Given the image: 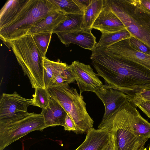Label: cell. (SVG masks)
Returning a JSON list of instances; mask_svg holds the SVG:
<instances>
[{
	"mask_svg": "<svg viewBox=\"0 0 150 150\" xmlns=\"http://www.w3.org/2000/svg\"><path fill=\"white\" fill-rule=\"evenodd\" d=\"M90 59L105 85L125 93L129 100L150 89V70L142 65L100 49H94Z\"/></svg>",
	"mask_w": 150,
	"mask_h": 150,
	"instance_id": "cell-1",
	"label": "cell"
},
{
	"mask_svg": "<svg viewBox=\"0 0 150 150\" xmlns=\"http://www.w3.org/2000/svg\"><path fill=\"white\" fill-rule=\"evenodd\" d=\"M57 10L49 0H26L14 18L0 28V39L7 45L10 41L26 35L37 23Z\"/></svg>",
	"mask_w": 150,
	"mask_h": 150,
	"instance_id": "cell-2",
	"label": "cell"
},
{
	"mask_svg": "<svg viewBox=\"0 0 150 150\" xmlns=\"http://www.w3.org/2000/svg\"><path fill=\"white\" fill-rule=\"evenodd\" d=\"M132 36L150 48V13L139 0H104Z\"/></svg>",
	"mask_w": 150,
	"mask_h": 150,
	"instance_id": "cell-3",
	"label": "cell"
},
{
	"mask_svg": "<svg viewBox=\"0 0 150 150\" xmlns=\"http://www.w3.org/2000/svg\"><path fill=\"white\" fill-rule=\"evenodd\" d=\"M11 47L24 74L28 78L33 88H45L43 58L32 35H27L9 42Z\"/></svg>",
	"mask_w": 150,
	"mask_h": 150,
	"instance_id": "cell-4",
	"label": "cell"
},
{
	"mask_svg": "<svg viewBox=\"0 0 150 150\" xmlns=\"http://www.w3.org/2000/svg\"><path fill=\"white\" fill-rule=\"evenodd\" d=\"M136 106L132 101L128 100L98 126V129L105 128L112 134L116 150H133L139 144L148 141L139 138L134 132L132 121Z\"/></svg>",
	"mask_w": 150,
	"mask_h": 150,
	"instance_id": "cell-5",
	"label": "cell"
},
{
	"mask_svg": "<svg viewBox=\"0 0 150 150\" xmlns=\"http://www.w3.org/2000/svg\"><path fill=\"white\" fill-rule=\"evenodd\" d=\"M47 89L50 97L59 103L72 119L79 133H87L93 128L94 121L87 112L86 103L76 88L69 85H61Z\"/></svg>",
	"mask_w": 150,
	"mask_h": 150,
	"instance_id": "cell-6",
	"label": "cell"
},
{
	"mask_svg": "<svg viewBox=\"0 0 150 150\" xmlns=\"http://www.w3.org/2000/svg\"><path fill=\"white\" fill-rule=\"evenodd\" d=\"M43 115L34 112L12 123L0 125V150L31 132L46 128Z\"/></svg>",
	"mask_w": 150,
	"mask_h": 150,
	"instance_id": "cell-7",
	"label": "cell"
},
{
	"mask_svg": "<svg viewBox=\"0 0 150 150\" xmlns=\"http://www.w3.org/2000/svg\"><path fill=\"white\" fill-rule=\"evenodd\" d=\"M30 100L16 91L12 94L3 93L0 100V125L14 122L28 115Z\"/></svg>",
	"mask_w": 150,
	"mask_h": 150,
	"instance_id": "cell-8",
	"label": "cell"
},
{
	"mask_svg": "<svg viewBox=\"0 0 150 150\" xmlns=\"http://www.w3.org/2000/svg\"><path fill=\"white\" fill-rule=\"evenodd\" d=\"M69 66L79 89L80 95L85 91L94 93L103 86L99 79V75L94 72L90 65L75 61Z\"/></svg>",
	"mask_w": 150,
	"mask_h": 150,
	"instance_id": "cell-9",
	"label": "cell"
},
{
	"mask_svg": "<svg viewBox=\"0 0 150 150\" xmlns=\"http://www.w3.org/2000/svg\"><path fill=\"white\" fill-rule=\"evenodd\" d=\"M94 93L102 101L105 107L104 114L100 122L107 120L129 100L125 93L105 85Z\"/></svg>",
	"mask_w": 150,
	"mask_h": 150,
	"instance_id": "cell-10",
	"label": "cell"
},
{
	"mask_svg": "<svg viewBox=\"0 0 150 150\" xmlns=\"http://www.w3.org/2000/svg\"><path fill=\"white\" fill-rule=\"evenodd\" d=\"M136 62L150 70V55L137 50L124 40L108 47L100 48Z\"/></svg>",
	"mask_w": 150,
	"mask_h": 150,
	"instance_id": "cell-11",
	"label": "cell"
},
{
	"mask_svg": "<svg viewBox=\"0 0 150 150\" xmlns=\"http://www.w3.org/2000/svg\"><path fill=\"white\" fill-rule=\"evenodd\" d=\"M92 29L77 30L56 33L61 42L66 45H77L92 51L97 44L96 37L91 33Z\"/></svg>",
	"mask_w": 150,
	"mask_h": 150,
	"instance_id": "cell-12",
	"label": "cell"
},
{
	"mask_svg": "<svg viewBox=\"0 0 150 150\" xmlns=\"http://www.w3.org/2000/svg\"><path fill=\"white\" fill-rule=\"evenodd\" d=\"M118 17L105 4L93 24L91 28L97 29L103 33L117 32L125 28Z\"/></svg>",
	"mask_w": 150,
	"mask_h": 150,
	"instance_id": "cell-13",
	"label": "cell"
},
{
	"mask_svg": "<svg viewBox=\"0 0 150 150\" xmlns=\"http://www.w3.org/2000/svg\"><path fill=\"white\" fill-rule=\"evenodd\" d=\"M84 142L75 150H103L110 142L112 134L108 129L93 128L87 133Z\"/></svg>",
	"mask_w": 150,
	"mask_h": 150,
	"instance_id": "cell-14",
	"label": "cell"
},
{
	"mask_svg": "<svg viewBox=\"0 0 150 150\" xmlns=\"http://www.w3.org/2000/svg\"><path fill=\"white\" fill-rule=\"evenodd\" d=\"M44 117L46 127L56 126H65L67 113L62 106L55 100L50 97L49 103L41 113Z\"/></svg>",
	"mask_w": 150,
	"mask_h": 150,
	"instance_id": "cell-15",
	"label": "cell"
},
{
	"mask_svg": "<svg viewBox=\"0 0 150 150\" xmlns=\"http://www.w3.org/2000/svg\"><path fill=\"white\" fill-rule=\"evenodd\" d=\"M67 14L56 10L42 19L33 26L27 35H33L52 30L67 17Z\"/></svg>",
	"mask_w": 150,
	"mask_h": 150,
	"instance_id": "cell-16",
	"label": "cell"
},
{
	"mask_svg": "<svg viewBox=\"0 0 150 150\" xmlns=\"http://www.w3.org/2000/svg\"><path fill=\"white\" fill-rule=\"evenodd\" d=\"M26 0H9L0 11V28L9 23L21 10Z\"/></svg>",
	"mask_w": 150,
	"mask_h": 150,
	"instance_id": "cell-17",
	"label": "cell"
},
{
	"mask_svg": "<svg viewBox=\"0 0 150 150\" xmlns=\"http://www.w3.org/2000/svg\"><path fill=\"white\" fill-rule=\"evenodd\" d=\"M68 65L58 60L57 62L43 58L44 69V83L45 88L48 89L53 83L56 76L61 72Z\"/></svg>",
	"mask_w": 150,
	"mask_h": 150,
	"instance_id": "cell-18",
	"label": "cell"
},
{
	"mask_svg": "<svg viewBox=\"0 0 150 150\" xmlns=\"http://www.w3.org/2000/svg\"><path fill=\"white\" fill-rule=\"evenodd\" d=\"M104 0H92L83 13L81 25L82 30L92 29L91 27L102 10Z\"/></svg>",
	"mask_w": 150,
	"mask_h": 150,
	"instance_id": "cell-19",
	"label": "cell"
},
{
	"mask_svg": "<svg viewBox=\"0 0 150 150\" xmlns=\"http://www.w3.org/2000/svg\"><path fill=\"white\" fill-rule=\"evenodd\" d=\"M132 125L136 136L143 140L150 138V123L143 118L136 108L132 117Z\"/></svg>",
	"mask_w": 150,
	"mask_h": 150,
	"instance_id": "cell-20",
	"label": "cell"
},
{
	"mask_svg": "<svg viewBox=\"0 0 150 150\" xmlns=\"http://www.w3.org/2000/svg\"><path fill=\"white\" fill-rule=\"evenodd\" d=\"M131 36L130 33L125 28L115 32L103 33L94 48L108 47L120 41L128 39Z\"/></svg>",
	"mask_w": 150,
	"mask_h": 150,
	"instance_id": "cell-21",
	"label": "cell"
},
{
	"mask_svg": "<svg viewBox=\"0 0 150 150\" xmlns=\"http://www.w3.org/2000/svg\"><path fill=\"white\" fill-rule=\"evenodd\" d=\"M83 14H67V17L52 31V33L81 29Z\"/></svg>",
	"mask_w": 150,
	"mask_h": 150,
	"instance_id": "cell-22",
	"label": "cell"
},
{
	"mask_svg": "<svg viewBox=\"0 0 150 150\" xmlns=\"http://www.w3.org/2000/svg\"><path fill=\"white\" fill-rule=\"evenodd\" d=\"M35 93L30 99V105L38 107L42 109L48 105L50 98L47 89L41 87L35 88Z\"/></svg>",
	"mask_w": 150,
	"mask_h": 150,
	"instance_id": "cell-23",
	"label": "cell"
},
{
	"mask_svg": "<svg viewBox=\"0 0 150 150\" xmlns=\"http://www.w3.org/2000/svg\"><path fill=\"white\" fill-rule=\"evenodd\" d=\"M59 10L66 14H83L73 0H49Z\"/></svg>",
	"mask_w": 150,
	"mask_h": 150,
	"instance_id": "cell-24",
	"label": "cell"
},
{
	"mask_svg": "<svg viewBox=\"0 0 150 150\" xmlns=\"http://www.w3.org/2000/svg\"><path fill=\"white\" fill-rule=\"evenodd\" d=\"M52 33V32H46L32 35L35 43L43 58L46 57Z\"/></svg>",
	"mask_w": 150,
	"mask_h": 150,
	"instance_id": "cell-25",
	"label": "cell"
},
{
	"mask_svg": "<svg viewBox=\"0 0 150 150\" xmlns=\"http://www.w3.org/2000/svg\"><path fill=\"white\" fill-rule=\"evenodd\" d=\"M128 40L132 47L142 52L150 55V48L142 41L132 36Z\"/></svg>",
	"mask_w": 150,
	"mask_h": 150,
	"instance_id": "cell-26",
	"label": "cell"
},
{
	"mask_svg": "<svg viewBox=\"0 0 150 150\" xmlns=\"http://www.w3.org/2000/svg\"><path fill=\"white\" fill-rule=\"evenodd\" d=\"M130 100L150 118V101H144L136 97L133 98Z\"/></svg>",
	"mask_w": 150,
	"mask_h": 150,
	"instance_id": "cell-27",
	"label": "cell"
},
{
	"mask_svg": "<svg viewBox=\"0 0 150 150\" xmlns=\"http://www.w3.org/2000/svg\"><path fill=\"white\" fill-rule=\"evenodd\" d=\"M64 129L69 131H72L79 133L78 130L75 123L70 116L67 114L65 120Z\"/></svg>",
	"mask_w": 150,
	"mask_h": 150,
	"instance_id": "cell-28",
	"label": "cell"
},
{
	"mask_svg": "<svg viewBox=\"0 0 150 150\" xmlns=\"http://www.w3.org/2000/svg\"><path fill=\"white\" fill-rule=\"evenodd\" d=\"M73 0L83 13L86 8L90 5L92 1V0Z\"/></svg>",
	"mask_w": 150,
	"mask_h": 150,
	"instance_id": "cell-29",
	"label": "cell"
},
{
	"mask_svg": "<svg viewBox=\"0 0 150 150\" xmlns=\"http://www.w3.org/2000/svg\"><path fill=\"white\" fill-rule=\"evenodd\" d=\"M135 97L144 101H150V89L140 92L137 94Z\"/></svg>",
	"mask_w": 150,
	"mask_h": 150,
	"instance_id": "cell-30",
	"label": "cell"
},
{
	"mask_svg": "<svg viewBox=\"0 0 150 150\" xmlns=\"http://www.w3.org/2000/svg\"><path fill=\"white\" fill-rule=\"evenodd\" d=\"M141 5L150 13V0H139Z\"/></svg>",
	"mask_w": 150,
	"mask_h": 150,
	"instance_id": "cell-31",
	"label": "cell"
},
{
	"mask_svg": "<svg viewBox=\"0 0 150 150\" xmlns=\"http://www.w3.org/2000/svg\"><path fill=\"white\" fill-rule=\"evenodd\" d=\"M146 142H145L139 144L133 149V150H147L145 147V145Z\"/></svg>",
	"mask_w": 150,
	"mask_h": 150,
	"instance_id": "cell-32",
	"label": "cell"
},
{
	"mask_svg": "<svg viewBox=\"0 0 150 150\" xmlns=\"http://www.w3.org/2000/svg\"><path fill=\"white\" fill-rule=\"evenodd\" d=\"M148 150H150V145H149V149Z\"/></svg>",
	"mask_w": 150,
	"mask_h": 150,
	"instance_id": "cell-33",
	"label": "cell"
},
{
	"mask_svg": "<svg viewBox=\"0 0 150 150\" xmlns=\"http://www.w3.org/2000/svg\"><path fill=\"white\" fill-rule=\"evenodd\" d=\"M114 150H116V148H115H115Z\"/></svg>",
	"mask_w": 150,
	"mask_h": 150,
	"instance_id": "cell-34",
	"label": "cell"
}]
</instances>
